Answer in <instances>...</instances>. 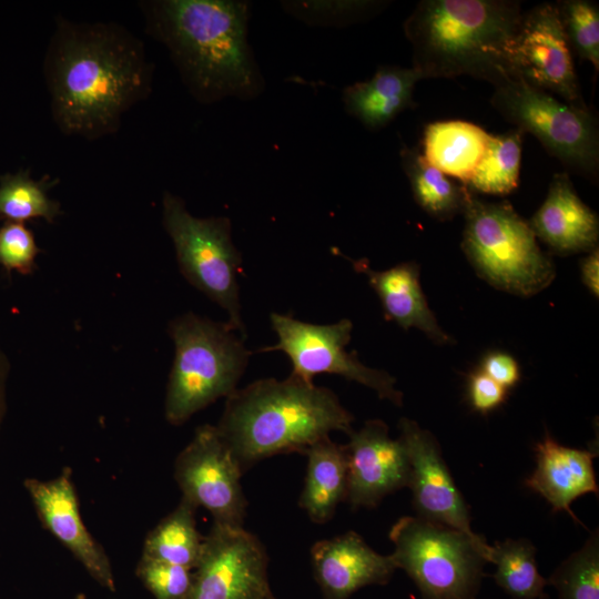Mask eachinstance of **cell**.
<instances>
[{"mask_svg":"<svg viewBox=\"0 0 599 599\" xmlns=\"http://www.w3.org/2000/svg\"><path fill=\"white\" fill-rule=\"evenodd\" d=\"M43 74L58 129L95 140L119 131L123 115L149 97L153 67L125 27L57 16Z\"/></svg>","mask_w":599,"mask_h":599,"instance_id":"cell-1","label":"cell"},{"mask_svg":"<svg viewBox=\"0 0 599 599\" xmlns=\"http://www.w3.org/2000/svg\"><path fill=\"white\" fill-rule=\"evenodd\" d=\"M145 31L169 51L200 103L248 101L265 81L248 42L251 4L240 0L141 1Z\"/></svg>","mask_w":599,"mask_h":599,"instance_id":"cell-2","label":"cell"},{"mask_svg":"<svg viewBox=\"0 0 599 599\" xmlns=\"http://www.w3.org/2000/svg\"><path fill=\"white\" fill-rule=\"evenodd\" d=\"M353 422L333 390L290 375L237 388L215 427L244 474L275 455L305 454L331 432L348 434Z\"/></svg>","mask_w":599,"mask_h":599,"instance_id":"cell-3","label":"cell"},{"mask_svg":"<svg viewBox=\"0 0 599 599\" xmlns=\"http://www.w3.org/2000/svg\"><path fill=\"white\" fill-rule=\"evenodd\" d=\"M524 12L509 0H423L404 22L424 78L469 75L494 87L514 78L510 49Z\"/></svg>","mask_w":599,"mask_h":599,"instance_id":"cell-4","label":"cell"},{"mask_svg":"<svg viewBox=\"0 0 599 599\" xmlns=\"http://www.w3.org/2000/svg\"><path fill=\"white\" fill-rule=\"evenodd\" d=\"M169 334L174 343V359L164 416L177 426L216 399L234 393L251 353L244 337L227 323L192 312L173 318Z\"/></svg>","mask_w":599,"mask_h":599,"instance_id":"cell-5","label":"cell"},{"mask_svg":"<svg viewBox=\"0 0 599 599\" xmlns=\"http://www.w3.org/2000/svg\"><path fill=\"white\" fill-rule=\"evenodd\" d=\"M463 213L461 248L489 284L531 296L552 282V261L540 250L529 223L509 203L485 202L471 194Z\"/></svg>","mask_w":599,"mask_h":599,"instance_id":"cell-6","label":"cell"},{"mask_svg":"<svg viewBox=\"0 0 599 599\" xmlns=\"http://www.w3.org/2000/svg\"><path fill=\"white\" fill-rule=\"evenodd\" d=\"M388 536L396 568L414 581L422 599H478L491 549L483 536L417 516L399 518Z\"/></svg>","mask_w":599,"mask_h":599,"instance_id":"cell-7","label":"cell"},{"mask_svg":"<svg viewBox=\"0 0 599 599\" xmlns=\"http://www.w3.org/2000/svg\"><path fill=\"white\" fill-rule=\"evenodd\" d=\"M162 221L182 275L222 307L226 323L245 337L237 282L242 257L233 243L230 219L194 216L183 199L165 191Z\"/></svg>","mask_w":599,"mask_h":599,"instance_id":"cell-8","label":"cell"},{"mask_svg":"<svg viewBox=\"0 0 599 599\" xmlns=\"http://www.w3.org/2000/svg\"><path fill=\"white\" fill-rule=\"evenodd\" d=\"M494 88L490 103L507 122L535 135L570 172L597 180L599 125L592 111L560 101L518 77Z\"/></svg>","mask_w":599,"mask_h":599,"instance_id":"cell-9","label":"cell"},{"mask_svg":"<svg viewBox=\"0 0 599 599\" xmlns=\"http://www.w3.org/2000/svg\"><path fill=\"white\" fill-rule=\"evenodd\" d=\"M278 341L265 351H281L292 363L291 375L312 383L315 375L335 374L376 392L379 398L403 405V393L396 389L395 377L385 370L362 364L346 351L353 324L343 318L332 324H312L278 313L271 314Z\"/></svg>","mask_w":599,"mask_h":599,"instance_id":"cell-10","label":"cell"},{"mask_svg":"<svg viewBox=\"0 0 599 599\" xmlns=\"http://www.w3.org/2000/svg\"><path fill=\"white\" fill-rule=\"evenodd\" d=\"M264 545L244 527L213 522L185 599H276Z\"/></svg>","mask_w":599,"mask_h":599,"instance_id":"cell-11","label":"cell"},{"mask_svg":"<svg viewBox=\"0 0 599 599\" xmlns=\"http://www.w3.org/2000/svg\"><path fill=\"white\" fill-rule=\"evenodd\" d=\"M243 471L213 425L195 429L191 441L174 461V479L185 498L205 508L213 522L243 527L247 499L243 493Z\"/></svg>","mask_w":599,"mask_h":599,"instance_id":"cell-12","label":"cell"},{"mask_svg":"<svg viewBox=\"0 0 599 599\" xmlns=\"http://www.w3.org/2000/svg\"><path fill=\"white\" fill-rule=\"evenodd\" d=\"M510 64L514 77L531 87L573 106L588 108L555 3H541L524 13L510 49Z\"/></svg>","mask_w":599,"mask_h":599,"instance_id":"cell-13","label":"cell"},{"mask_svg":"<svg viewBox=\"0 0 599 599\" xmlns=\"http://www.w3.org/2000/svg\"><path fill=\"white\" fill-rule=\"evenodd\" d=\"M398 428L409 459L408 487L417 517L478 537L471 530L467 504L441 456L436 437L405 417L399 420Z\"/></svg>","mask_w":599,"mask_h":599,"instance_id":"cell-14","label":"cell"},{"mask_svg":"<svg viewBox=\"0 0 599 599\" xmlns=\"http://www.w3.org/2000/svg\"><path fill=\"white\" fill-rule=\"evenodd\" d=\"M37 515L43 525L83 566L101 587L115 592V579L103 547L85 527L72 480L65 467L49 480L28 478L23 481Z\"/></svg>","mask_w":599,"mask_h":599,"instance_id":"cell-15","label":"cell"},{"mask_svg":"<svg viewBox=\"0 0 599 599\" xmlns=\"http://www.w3.org/2000/svg\"><path fill=\"white\" fill-rule=\"evenodd\" d=\"M348 459L346 500L353 509L376 507L382 499L404 487L410 476L409 459L403 441L389 436L380 419L367 420L347 434Z\"/></svg>","mask_w":599,"mask_h":599,"instance_id":"cell-16","label":"cell"},{"mask_svg":"<svg viewBox=\"0 0 599 599\" xmlns=\"http://www.w3.org/2000/svg\"><path fill=\"white\" fill-rule=\"evenodd\" d=\"M311 561L324 599H349L364 587L386 585L397 569L390 555L376 552L353 530L316 541Z\"/></svg>","mask_w":599,"mask_h":599,"instance_id":"cell-17","label":"cell"},{"mask_svg":"<svg viewBox=\"0 0 599 599\" xmlns=\"http://www.w3.org/2000/svg\"><path fill=\"white\" fill-rule=\"evenodd\" d=\"M536 468L524 481L551 506V511H566L581 524L571 510L575 499L593 493L598 485L593 468V450L571 448L557 443L549 434L535 447Z\"/></svg>","mask_w":599,"mask_h":599,"instance_id":"cell-18","label":"cell"},{"mask_svg":"<svg viewBox=\"0 0 599 599\" xmlns=\"http://www.w3.org/2000/svg\"><path fill=\"white\" fill-rule=\"evenodd\" d=\"M529 225L536 237L558 254L597 248V214L577 195L567 173L552 176L548 194Z\"/></svg>","mask_w":599,"mask_h":599,"instance_id":"cell-19","label":"cell"},{"mask_svg":"<svg viewBox=\"0 0 599 599\" xmlns=\"http://www.w3.org/2000/svg\"><path fill=\"white\" fill-rule=\"evenodd\" d=\"M420 79L413 67L380 65L369 80L344 89V108L367 129L379 130L415 105L413 93Z\"/></svg>","mask_w":599,"mask_h":599,"instance_id":"cell-20","label":"cell"},{"mask_svg":"<svg viewBox=\"0 0 599 599\" xmlns=\"http://www.w3.org/2000/svg\"><path fill=\"white\" fill-rule=\"evenodd\" d=\"M354 266L367 275L386 314L400 327L418 328L438 344L450 342L427 304L417 264L402 263L385 271H374L361 260Z\"/></svg>","mask_w":599,"mask_h":599,"instance_id":"cell-21","label":"cell"},{"mask_svg":"<svg viewBox=\"0 0 599 599\" xmlns=\"http://www.w3.org/2000/svg\"><path fill=\"white\" fill-rule=\"evenodd\" d=\"M307 468L298 506L315 524L331 520L339 502L346 500L348 459L345 445L329 436L313 444L306 451Z\"/></svg>","mask_w":599,"mask_h":599,"instance_id":"cell-22","label":"cell"},{"mask_svg":"<svg viewBox=\"0 0 599 599\" xmlns=\"http://www.w3.org/2000/svg\"><path fill=\"white\" fill-rule=\"evenodd\" d=\"M489 136L470 122H434L425 128L423 156L438 171L466 185L485 153Z\"/></svg>","mask_w":599,"mask_h":599,"instance_id":"cell-23","label":"cell"},{"mask_svg":"<svg viewBox=\"0 0 599 599\" xmlns=\"http://www.w3.org/2000/svg\"><path fill=\"white\" fill-rule=\"evenodd\" d=\"M196 509L181 497L179 505L149 531L141 557L194 570L204 541L196 528Z\"/></svg>","mask_w":599,"mask_h":599,"instance_id":"cell-24","label":"cell"},{"mask_svg":"<svg viewBox=\"0 0 599 599\" xmlns=\"http://www.w3.org/2000/svg\"><path fill=\"white\" fill-rule=\"evenodd\" d=\"M400 163L416 203L430 216L446 221L464 211L471 196L464 184L449 180L415 149L403 148Z\"/></svg>","mask_w":599,"mask_h":599,"instance_id":"cell-25","label":"cell"},{"mask_svg":"<svg viewBox=\"0 0 599 599\" xmlns=\"http://www.w3.org/2000/svg\"><path fill=\"white\" fill-rule=\"evenodd\" d=\"M58 179L31 176L29 169L0 175V221L26 223L42 219L53 223L62 213L59 201L50 196Z\"/></svg>","mask_w":599,"mask_h":599,"instance_id":"cell-26","label":"cell"},{"mask_svg":"<svg viewBox=\"0 0 599 599\" xmlns=\"http://www.w3.org/2000/svg\"><path fill=\"white\" fill-rule=\"evenodd\" d=\"M489 562L496 567L495 582L510 599H545L548 581L538 571L536 548L528 539L496 541Z\"/></svg>","mask_w":599,"mask_h":599,"instance_id":"cell-27","label":"cell"},{"mask_svg":"<svg viewBox=\"0 0 599 599\" xmlns=\"http://www.w3.org/2000/svg\"><path fill=\"white\" fill-rule=\"evenodd\" d=\"M524 132L489 136L485 153L465 185L470 192L506 195L517 187Z\"/></svg>","mask_w":599,"mask_h":599,"instance_id":"cell-28","label":"cell"},{"mask_svg":"<svg viewBox=\"0 0 599 599\" xmlns=\"http://www.w3.org/2000/svg\"><path fill=\"white\" fill-rule=\"evenodd\" d=\"M558 599H599V530L567 557L547 579Z\"/></svg>","mask_w":599,"mask_h":599,"instance_id":"cell-29","label":"cell"},{"mask_svg":"<svg viewBox=\"0 0 599 599\" xmlns=\"http://www.w3.org/2000/svg\"><path fill=\"white\" fill-rule=\"evenodd\" d=\"M570 50L599 70V10L587 0L555 3Z\"/></svg>","mask_w":599,"mask_h":599,"instance_id":"cell-30","label":"cell"},{"mask_svg":"<svg viewBox=\"0 0 599 599\" xmlns=\"http://www.w3.org/2000/svg\"><path fill=\"white\" fill-rule=\"evenodd\" d=\"M382 1H284V10L309 26H346L377 13Z\"/></svg>","mask_w":599,"mask_h":599,"instance_id":"cell-31","label":"cell"},{"mask_svg":"<svg viewBox=\"0 0 599 599\" xmlns=\"http://www.w3.org/2000/svg\"><path fill=\"white\" fill-rule=\"evenodd\" d=\"M136 577L154 599H185L191 589L193 571L141 557L136 565Z\"/></svg>","mask_w":599,"mask_h":599,"instance_id":"cell-32","label":"cell"},{"mask_svg":"<svg viewBox=\"0 0 599 599\" xmlns=\"http://www.w3.org/2000/svg\"><path fill=\"white\" fill-rule=\"evenodd\" d=\"M39 253L34 234L24 223L4 222L0 227V266L8 273L31 274Z\"/></svg>","mask_w":599,"mask_h":599,"instance_id":"cell-33","label":"cell"},{"mask_svg":"<svg viewBox=\"0 0 599 599\" xmlns=\"http://www.w3.org/2000/svg\"><path fill=\"white\" fill-rule=\"evenodd\" d=\"M507 390L483 370L475 372L468 380V397L471 407L487 414L499 407L506 399Z\"/></svg>","mask_w":599,"mask_h":599,"instance_id":"cell-34","label":"cell"},{"mask_svg":"<svg viewBox=\"0 0 599 599\" xmlns=\"http://www.w3.org/2000/svg\"><path fill=\"white\" fill-rule=\"evenodd\" d=\"M481 370L506 389L519 380L517 362L508 354H489L483 363Z\"/></svg>","mask_w":599,"mask_h":599,"instance_id":"cell-35","label":"cell"},{"mask_svg":"<svg viewBox=\"0 0 599 599\" xmlns=\"http://www.w3.org/2000/svg\"><path fill=\"white\" fill-rule=\"evenodd\" d=\"M599 255L598 248H595L590 254L581 261L582 281L593 295L599 293Z\"/></svg>","mask_w":599,"mask_h":599,"instance_id":"cell-36","label":"cell"},{"mask_svg":"<svg viewBox=\"0 0 599 599\" xmlns=\"http://www.w3.org/2000/svg\"><path fill=\"white\" fill-rule=\"evenodd\" d=\"M10 373V362L0 344V427L7 412V384Z\"/></svg>","mask_w":599,"mask_h":599,"instance_id":"cell-37","label":"cell"},{"mask_svg":"<svg viewBox=\"0 0 599 599\" xmlns=\"http://www.w3.org/2000/svg\"><path fill=\"white\" fill-rule=\"evenodd\" d=\"M73 599H87V597L83 593H79Z\"/></svg>","mask_w":599,"mask_h":599,"instance_id":"cell-38","label":"cell"}]
</instances>
